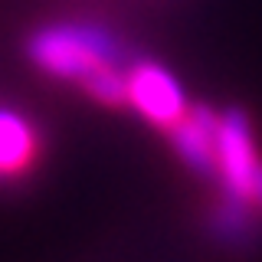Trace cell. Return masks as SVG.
<instances>
[{"instance_id": "1", "label": "cell", "mask_w": 262, "mask_h": 262, "mask_svg": "<svg viewBox=\"0 0 262 262\" xmlns=\"http://www.w3.org/2000/svg\"><path fill=\"white\" fill-rule=\"evenodd\" d=\"M27 56L39 72L76 82L105 105H125V72L118 69V49L98 27L56 23L30 36Z\"/></svg>"}, {"instance_id": "2", "label": "cell", "mask_w": 262, "mask_h": 262, "mask_svg": "<svg viewBox=\"0 0 262 262\" xmlns=\"http://www.w3.org/2000/svg\"><path fill=\"white\" fill-rule=\"evenodd\" d=\"M125 102L131 108H138L151 125L174 128L187 115L184 92L177 89V82L158 66H135L125 72Z\"/></svg>"}, {"instance_id": "3", "label": "cell", "mask_w": 262, "mask_h": 262, "mask_svg": "<svg viewBox=\"0 0 262 262\" xmlns=\"http://www.w3.org/2000/svg\"><path fill=\"white\" fill-rule=\"evenodd\" d=\"M36 154V131L20 112L0 105V180L27 170Z\"/></svg>"}]
</instances>
